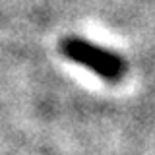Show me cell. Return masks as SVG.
Returning a JSON list of instances; mask_svg holds the SVG:
<instances>
[{
    "label": "cell",
    "instance_id": "obj_1",
    "mask_svg": "<svg viewBox=\"0 0 155 155\" xmlns=\"http://www.w3.org/2000/svg\"><path fill=\"white\" fill-rule=\"evenodd\" d=\"M60 51L70 60L85 66L87 70L99 74L109 81H118L126 72V62L118 54L93 45L78 37H68L60 43Z\"/></svg>",
    "mask_w": 155,
    "mask_h": 155
}]
</instances>
